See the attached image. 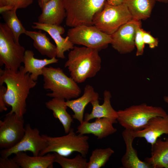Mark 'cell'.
<instances>
[{
  "instance_id": "6da1fadb",
  "label": "cell",
  "mask_w": 168,
  "mask_h": 168,
  "mask_svg": "<svg viewBox=\"0 0 168 168\" xmlns=\"http://www.w3.org/2000/svg\"><path fill=\"white\" fill-rule=\"evenodd\" d=\"M30 73L26 72L24 67L21 66L17 71L6 68L0 69V85H6L4 100L7 107L11 106L9 113H14L18 116L23 118L26 111V100L30 89L36 85Z\"/></svg>"
},
{
  "instance_id": "7a4b0ae2",
  "label": "cell",
  "mask_w": 168,
  "mask_h": 168,
  "mask_svg": "<svg viewBox=\"0 0 168 168\" xmlns=\"http://www.w3.org/2000/svg\"><path fill=\"white\" fill-rule=\"evenodd\" d=\"M98 50L83 46H75L68 53L64 67L77 83L94 77L100 70L101 59Z\"/></svg>"
},
{
  "instance_id": "3957f363",
  "label": "cell",
  "mask_w": 168,
  "mask_h": 168,
  "mask_svg": "<svg viewBox=\"0 0 168 168\" xmlns=\"http://www.w3.org/2000/svg\"><path fill=\"white\" fill-rule=\"evenodd\" d=\"M42 75L44 89L52 91L46 94L47 96L67 100L77 98L81 94V89L77 83L71 77H68L59 68L44 67Z\"/></svg>"
},
{
  "instance_id": "277c9868",
  "label": "cell",
  "mask_w": 168,
  "mask_h": 168,
  "mask_svg": "<svg viewBox=\"0 0 168 168\" xmlns=\"http://www.w3.org/2000/svg\"><path fill=\"white\" fill-rule=\"evenodd\" d=\"M41 135L45 139L47 145L39 156L53 152L67 157L73 152H77L85 157L89 150V137L77 134L72 128L68 133L63 136L51 137L44 134Z\"/></svg>"
},
{
  "instance_id": "5b68a950",
  "label": "cell",
  "mask_w": 168,
  "mask_h": 168,
  "mask_svg": "<svg viewBox=\"0 0 168 168\" xmlns=\"http://www.w3.org/2000/svg\"><path fill=\"white\" fill-rule=\"evenodd\" d=\"M117 122L125 129L133 131L144 128L149 121L156 116L165 117L167 114L162 107L146 103L134 105L117 111Z\"/></svg>"
},
{
  "instance_id": "8992f818",
  "label": "cell",
  "mask_w": 168,
  "mask_h": 168,
  "mask_svg": "<svg viewBox=\"0 0 168 168\" xmlns=\"http://www.w3.org/2000/svg\"><path fill=\"white\" fill-rule=\"evenodd\" d=\"M132 19L130 11L124 2L114 5L106 0L102 9L94 16L92 24L101 31L111 35Z\"/></svg>"
},
{
  "instance_id": "52a82bcc",
  "label": "cell",
  "mask_w": 168,
  "mask_h": 168,
  "mask_svg": "<svg viewBox=\"0 0 168 168\" xmlns=\"http://www.w3.org/2000/svg\"><path fill=\"white\" fill-rule=\"evenodd\" d=\"M106 0H63L66 13V25L71 27L93 25L94 16L102 9Z\"/></svg>"
},
{
  "instance_id": "ba28073f",
  "label": "cell",
  "mask_w": 168,
  "mask_h": 168,
  "mask_svg": "<svg viewBox=\"0 0 168 168\" xmlns=\"http://www.w3.org/2000/svg\"><path fill=\"white\" fill-rule=\"evenodd\" d=\"M24 47L16 42L13 33L5 23H0V65L14 71L23 63Z\"/></svg>"
},
{
  "instance_id": "9c48e42d",
  "label": "cell",
  "mask_w": 168,
  "mask_h": 168,
  "mask_svg": "<svg viewBox=\"0 0 168 168\" xmlns=\"http://www.w3.org/2000/svg\"><path fill=\"white\" fill-rule=\"evenodd\" d=\"M67 36L74 44L96 49L100 51L111 43V35L101 31L94 25H82L68 30Z\"/></svg>"
},
{
  "instance_id": "30bf717a",
  "label": "cell",
  "mask_w": 168,
  "mask_h": 168,
  "mask_svg": "<svg viewBox=\"0 0 168 168\" xmlns=\"http://www.w3.org/2000/svg\"><path fill=\"white\" fill-rule=\"evenodd\" d=\"M23 118L14 113H8L3 120H0V148H10L22 139L25 133Z\"/></svg>"
},
{
  "instance_id": "8fae6325",
  "label": "cell",
  "mask_w": 168,
  "mask_h": 168,
  "mask_svg": "<svg viewBox=\"0 0 168 168\" xmlns=\"http://www.w3.org/2000/svg\"><path fill=\"white\" fill-rule=\"evenodd\" d=\"M25 134L21 140L14 146L2 149L1 157H8L11 155L19 152L30 151L33 156H38L40 153L46 146L45 139L40 134L39 130L32 128L29 124L25 126Z\"/></svg>"
},
{
  "instance_id": "7c38bea8",
  "label": "cell",
  "mask_w": 168,
  "mask_h": 168,
  "mask_svg": "<svg viewBox=\"0 0 168 168\" xmlns=\"http://www.w3.org/2000/svg\"><path fill=\"white\" fill-rule=\"evenodd\" d=\"M141 21L133 18L111 35L112 47L121 54L131 53L135 47L134 40L137 28L142 27Z\"/></svg>"
},
{
  "instance_id": "4fadbf2b",
  "label": "cell",
  "mask_w": 168,
  "mask_h": 168,
  "mask_svg": "<svg viewBox=\"0 0 168 168\" xmlns=\"http://www.w3.org/2000/svg\"><path fill=\"white\" fill-rule=\"evenodd\" d=\"M32 28L43 30L47 33L54 41L57 49L56 57L61 59L65 58L64 53L72 49L74 44L68 36L63 38L61 35L65 32L64 28L60 25L44 24L38 22L33 23Z\"/></svg>"
},
{
  "instance_id": "5bb4252c",
  "label": "cell",
  "mask_w": 168,
  "mask_h": 168,
  "mask_svg": "<svg viewBox=\"0 0 168 168\" xmlns=\"http://www.w3.org/2000/svg\"><path fill=\"white\" fill-rule=\"evenodd\" d=\"M168 134V114L165 117L156 116L151 119L143 129L133 131L134 137L143 138L151 145L161 135Z\"/></svg>"
},
{
  "instance_id": "9a60e30c",
  "label": "cell",
  "mask_w": 168,
  "mask_h": 168,
  "mask_svg": "<svg viewBox=\"0 0 168 168\" xmlns=\"http://www.w3.org/2000/svg\"><path fill=\"white\" fill-rule=\"evenodd\" d=\"M112 122L106 118H96L90 123L83 121L78 126L77 133L81 135L91 134L101 139L115 133L117 129L113 126Z\"/></svg>"
},
{
  "instance_id": "2e32d148",
  "label": "cell",
  "mask_w": 168,
  "mask_h": 168,
  "mask_svg": "<svg viewBox=\"0 0 168 168\" xmlns=\"http://www.w3.org/2000/svg\"><path fill=\"white\" fill-rule=\"evenodd\" d=\"M104 102L100 105L99 99L91 101L90 103L92 107L90 113H86L84 116V121H89L95 118H106L109 119L114 124L118 122L117 111L112 107L110 102L112 97L110 92L105 90L103 93Z\"/></svg>"
},
{
  "instance_id": "e0dca14e",
  "label": "cell",
  "mask_w": 168,
  "mask_h": 168,
  "mask_svg": "<svg viewBox=\"0 0 168 168\" xmlns=\"http://www.w3.org/2000/svg\"><path fill=\"white\" fill-rule=\"evenodd\" d=\"M122 136L126 145V152L121 159V162L124 168H152L145 161H142L139 158L137 151L133 146L135 138L133 131L127 129L122 133Z\"/></svg>"
},
{
  "instance_id": "ac0fdd59",
  "label": "cell",
  "mask_w": 168,
  "mask_h": 168,
  "mask_svg": "<svg viewBox=\"0 0 168 168\" xmlns=\"http://www.w3.org/2000/svg\"><path fill=\"white\" fill-rule=\"evenodd\" d=\"M41 10L38 18L40 23L60 25L66 17L63 0H50Z\"/></svg>"
},
{
  "instance_id": "d6986e66",
  "label": "cell",
  "mask_w": 168,
  "mask_h": 168,
  "mask_svg": "<svg viewBox=\"0 0 168 168\" xmlns=\"http://www.w3.org/2000/svg\"><path fill=\"white\" fill-rule=\"evenodd\" d=\"M99 98V94L96 92L93 86L87 84L81 96L76 99L67 100L65 103L67 107L74 113L72 118L81 124L84 121V113L86 106L91 101Z\"/></svg>"
},
{
  "instance_id": "ffe728a7",
  "label": "cell",
  "mask_w": 168,
  "mask_h": 168,
  "mask_svg": "<svg viewBox=\"0 0 168 168\" xmlns=\"http://www.w3.org/2000/svg\"><path fill=\"white\" fill-rule=\"evenodd\" d=\"M55 158L54 153L30 156L23 152L17 153L13 158L22 168H52Z\"/></svg>"
},
{
  "instance_id": "44dd1931",
  "label": "cell",
  "mask_w": 168,
  "mask_h": 168,
  "mask_svg": "<svg viewBox=\"0 0 168 168\" xmlns=\"http://www.w3.org/2000/svg\"><path fill=\"white\" fill-rule=\"evenodd\" d=\"M34 55V54L32 50H26L23 63L26 72L30 73L31 78L36 81L39 76L42 75L44 67L49 64L58 63V60L56 57L49 59H39L35 58Z\"/></svg>"
},
{
  "instance_id": "7402d4cb",
  "label": "cell",
  "mask_w": 168,
  "mask_h": 168,
  "mask_svg": "<svg viewBox=\"0 0 168 168\" xmlns=\"http://www.w3.org/2000/svg\"><path fill=\"white\" fill-rule=\"evenodd\" d=\"M151 146V156L145 161L152 168H168V138L163 141L159 138Z\"/></svg>"
},
{
  "instance_id": "603a6c76",
  "label": "cell",
  "mask_w": 168,
  "mask_h": 168,
  "mask_svg": "<svg viewBox=\"0 0 168 168\" xmlns=\"http://www.w3.org/2000/svg\"><path fill=\"white\" fill-rule=\"evenodd\" d=\"M65 102L64 99L53 98L46 102L45 105L47 108L52 111L54 117L59 120L67 134L69 132L73 121L72 117L67 111L68 107Z\"/></svg>"
},
{
  "instance_id": "cb8c5ba5",
  "label": "cell",
  "mask_w": 168,
  "mask_h": 168,
  "mask_svg": "<svg viewBox=\"0 0 168 168\" xmlns=\"http://www.w3.org/2000/svg\"><path fill=\"white\" fill-rule=\"evenodd\" d=\"M25 34L33 40V46L41 55L49 58L56 57V46L50 41L46 33H42L41 30L38 31L26 30Z\"/></svg>"
},
{
  "instance_id": "d4e9b609",
  "label": "cell",
  "mask_w": 168,
  "mask_h": 168,
  "mask_svg": "<svg viewBox=\"0 0 168 168\" xmlns=\"http://www.w3.org/2000/svg\"><path fill=\"white\" fill-rule=\"evenodd\" d=\"M127 6L133 18L141 21L149 18L156 0H123Z\"/></svg>"
},
{
  "instance_id": "484cf974",
  "label": "cell",
  "mask_w": 168,
  "mask_h": 168,
  "mask_svg": "<svg viewBox=\"0 0 168 168\" xmlns=\"http://www.w3.org/2000/svg\"><path fill=\"white\" fill-rule=\"evenodd\" d=\"M16 8L8 11L1 14L6 24L12 31L16 41L19 42L21 35L25 34L26 30L21 21L17 17Z\"/></svg>"
},
{
  "instance_id": "4316f807",
  "label": "cell",
  "mask_w": 168,
  "mask_h": 168,
  "mask_svg": "<svg viewBox=\"0 0 168 168\" xmlns=\"http://www.w3.org/2000/svg\"><path fill=\"white\" fill-rule=\"evenodd\" d=\"M114 152L110 147L95 149L90 157L87 168H100L104 166Z\"/></svg>"
},
{
  "instance_id": "83f0119b",
  "label": "cell",
  "mask_w": 168,
  "mask_h": 168,
  "mask_svg": "<svg viewBox=\"0 0 168 168\" xmlns=\"http://www.w3.org/2000/svg\"><path fill=\"white\" fill-rule=\"evenodd\" d=\"M54 162L58 163L63 168H87V159L80 153L73 158H68L55 152Z\"/></svg>"
},
{
  "instance_id": "f1b7e54d",
  "label": "cell",
  "mask_w": 168,
  "mask_h": 168,
  "mask_svg": "<svg viewBox=\"0 0 168 168\" xmlns=\"http://www.w3.org/2000/svg\"><path fill=\"white\" fill-rule=\"evenodd\" d=\"M142 30V27H139L136 33L134 42L137 49L136 55L137 56L142 55L144 53L145 44L143 38Z\"/></svg>"
},
{
  "instance_id": "f546056e",
  "label": "cell",
  "mask_w": 168,
  "mask_h": 168,
  "mask_svg": "<svg viewBox=\"0 0 168 168\" xmlns=\"http://www.w3.org/2000/svg\"><path fill=\"white\" fill-rule=\"evenodd\" d=\"M7 5L16 9L25 8L30 5L34 0H5Z\"/></svg>"
},
{
  "instance_id": "4dcf8cb0",
  "label": "cell",
  "mask_w": 168,
  "mask_h": 168,
  "mask_svg": "<svg viewBox=\"0 0 168 168\" xmlns=\"http://www.w3.org/2000/svg\"><path fill=\"white\" fill-rule=\"evenodd\" d=\"M142 34L145 44L148 45L150 48L154 49L158 46V40L157 39L153 37L149 32L142 29Z\"/></svg>"
},
{
  "instance_id": "1f68e13d",
  "label": "cell",
  "mask_w": 168,
  "mask_h": 168,
  "mask_svg": "<svg viewBox=\"0 0 168 168\" xmlns=\"http://www.w3.org/2000/svg\"><path fill=\"white\" fill-rule=\"evenodd\" d=\"M19 165L12 158L0 157V168H20Z\"/></svg>"
},
{
  "instance_id": "d6a6232c",
  "label": "cell",
  "mask_w": 168,
  "mask_h": 168,
  "mask_svg": "<svg viewBox=\"0 0 168 168\" xmlns=\"http://www.w3.org/2000/svg\"><path fill=\"white\" fill-rule=\"evenodd\" d=\"M7 88L2 85L0 86V112H2L7 110L4 100V96L6 92Z\"/></svg>"
},
{
  "instance_id": "836d02e7",
  "label": "cell",
  "mask_w": 168,
  "mask_h": 168,
  "mask_svg": "<svg viewBox=\"0 0 168 168\" xmlns=\"http://www.w3.org/2000/svg\"><path fill=\"white\" fill-rule=\"evenodd\" d=\"M13 7L11 6L8 5H7L5 6L0 7V13L2 14L5 12L12 10L13 9Z\"/></svg>"
},
{
  "instance_id": "e575fe53",
  "label": "cell",
  "mask_w": 168,
  "mask_h": 168,
  "mask_svg": "<svg viewBox=\"0 0 168 168\" xmlns=\"http://www.w3.org/2000/svg\"><path fill=\"white\" fill-rule=\"evenodd\" d=\"M50 0H38V4L41 9L42 10L44 7Z\"/></svg>"
},
{
  "instance_id": "d590c367",
  "label": "cell",
  "mask_w": 168,
  "mask_h": 168,
  "mask_svg": "<svg viewBox=\"0 0 168 168\" xmlns=\"http://www.w3.org/2000/svg\"><path fill=\"white\" fill-rule=\"evenodd\" d=\"M156 1L163 2L165 3H168V0H156Z\"/></svg>"
},
{
  "instance_id": "8d00e7d4",
  "label": "cell",
  "mask_w": 168,
  "mask_h": 168,
  "mask_svg": "<svg viewBox=\"0 0 168 168\" xmlns=\"http://www.w3.org/2000/svg\"><path fill=\"white\" fill-rule=\"evenodd\" d=\"M164 101L168 105V96H164L163 98ZM168 114V113L167 114Z\"/></svg>"
}]
</instances>
